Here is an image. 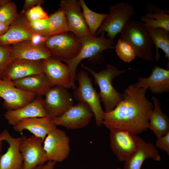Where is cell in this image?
<instances>
[{
  "instance_id": "cell-1",
  "label": "cell",
  "mask_w": 169,
  "mask_h": 169,
  "mask_svg": "<svg viewBox=\"0 0 169 169\" xmlns=\"http://www.w3.org/2000/svg\"><path fill=\"white\" fill-rule=\"evenodd\" d=\"M146 90L134 84L129 85L114 109L104 112L102 124L109 130L120 129L136 135L146 131L153 108L152 103L146 97Z\"/></svg>"
},
{
  "instance_id": "cell-2",
  "label": "cell",
  "mask_w": 169,
  "mask_h": 169,
  "mask_svg": "<svg viewBox=\"0 0 169 169\" xmlns=\"http://www.w3.org/2000/svg\"><path fill=\"white\" fill-rule=\"evenodd\" d=\"M99 37L91 35L80 37L81 47L77 55L74 58L64 62L68 64L70 69L72 78V88L74 90L76 70L82 60L88 58H95L97 63L100 64L103 61L104 56V51L108 49H115L114 39L106 38L105 32H103Z\"/></svg>"
},
{
  "instance_id": "cell-3",
  "label": "cell",
  "mask_w": 169,
  "mask_h": 169,
  "mask_svg": "<svg viewBox=\"0 0 169 169\" xmlns=\"http://www.w3.org/2000/svg\"><path fill=\"white\" fill-rule=\"evenodd\" d=\"M81 66L91 74L95 84L99 86L100 92L98 94L105 108L104 112L108 113L112 111L123 96V94L118 92L113 86V80L126 69L120 70L115 66L109 64L106 69L97 72L82 64H81Z\"/></svg>"
},
{
  "instance_id": "cell-4",
  "label": "cell",
  "mask_w": 169,
  "mask_h": 169,
  "mask_svg": "<svg viewBox=\"0 0 169 169\" xmlns=\"http://www.w3.org/2000/svg\"><path fill=\"white\" fill-rule=\"evenodd\" d=\"M120 33V38L132 47L136 56L144 60L152 61L153 43L147 27L142 22L131 19Z\"/></svg>"
},
{
  "instance_id": "cell-5",
  "label": "cell",
  "mask_w": 169,
  "mask_h": 169,
  "mask_svg": "<svg viewBox=\"0 0 169 169\" xmlns=\"http://www.w3.org/2000/svg\"><path fill=\"white\" fill-rule=\"evenodd\" d=\"M81 45L80 38L69 31L48 37L44 44L51 57L63 62L76 57Z\"/></svg>"
},
{
  "instance_id": "cell-6",
  "label": "cell",
  "mask_w": 169,
  "mask_h": 169,
  "mask_svg": "<svg viewBox=\"0 0 169 169\" xmlns=\"http://www.w3.org/2000/svg\"><path fill=\"white\" fill-rule=\"evenodd\" d=\"M109 11V14L97 30L95 37H97L104 32L107 33L108 38L114 39L135 14L133 5L128 2L123 1L110 6Z\"/></svg>"
},
{
  "instance_id": "cell-7",
  "label": "cell",
  "mask_w": 169,
  "mask_h": 169,
  "mask_svg": "<svg viewBox=\"0 0 169 169\" xmlns=\"http://www.w3.org/2000/svg\"><path fill=\"white\" fill-rule=\"evenodd\" d=\"M75 79L79 85L74 90V98L78 102H85L88 105L94 113L96 126L100 127L102 124L105 112L100 105L99 94L93 86L91 78L86 71L82 70L76 74Z\"/></svg>"
},
{
  "instance_id": "cell-8",
  "label": "cell",
  "mask_w": 169,
  "mask_h": 169,
  "mask_svg": "<svg viewBox=\"0 0 169 169\" xmlns=\"http://www.w3.org/2000/svg\"><path fill=\"white\" fill-rule=\"evenodd\" d=\"M93 116V112L88 104L78 102L61 115L51 120L56 126H62L69 130H75L87 126Z\"/></svg>"
},
{
  "instance_id": "cell-9",
  "label": "cell",
  "mask_w": 169,
  "mask_h": 169,
  "mask_svg": "<svg viewBox=\"0 0 169 169\" xmlns=\"http://www.w3.org/2000/svg\"><path fill=\"white\" fill-rule=\"evenodd\" d=\"M109 131L111 150L119 161H128L138 148L139 136L126 131L117 129Z\"/></svg>"
},
{
  "instance_id": "cell-10",
  "label": "cell",
  "mask_w": 169,
  "mask_h": 169,
  "mask_svg": "<svg viewBox=\"0 0 169 169\" xmlns=\"http://www.w3.org/2000/svg\"><path fill=\"white\" fill-rule=\"evenodd\" d=\"M70 141L62 130L56 127L50 131L43 142L48 161L61 162L67 158L70 151Z\"/></svg>"
},
{
  "instance_id": "cell-11",
  "label": "cell",
  "mask_w": 169,
  "mask_h": 169,
  "mask_svg": "<svg viewBox=\"0 0 169 169\" xmlns=\"http://www.w3.org/2000/svg\"><path fill=\"white\" fill-rule=\"evenodd\" d=\"M21 137L19 150L23 158V169H33L48 161L41 138L33 135Z\"/></svg>"
},
{
  "instance_id": "cell-12",
  "label": "cell",
  "mask_w": 169,
  "mask_h": 169,
  "mask_svg": "<svg viewBox=\"0 0 169 169\" xmlns=\"http://www.w3.org/2000/svg\"><path fill=\"white\" fill-rule=\"evenodd\" d=\"M44 108L51 119L59 116L73 105L71 94L64 87H51L44 95Z\"/></svg>"
},
{
  "instance_id": "cell-13",
  "label": "cell",
  "mask_w": 169,
  "mask_h": 169,
  "mask_svg": "<svg viewBox=\"0 0 169 169\" xmlns=\"http://www.w3.org/2000/svg\"><path fill=\"white\" fill-rule=\"evenodd\" d=\"M59 6L65 15L69 32L79 38L91 35L79 1L62 0Z\"/></svg>"
},
{
  "instance_id": "cell-14",
  "label": "cell",
  "mask_w": 169,
  "mask_h": 169,
  "mask_svg": "<svg viewBox=\"0 0 169 169\" xmlns=\"http://www.w3.org/2000/svg\"><path fill=\"white\" fill-rule=\"evenodd\" d=\"M36 97L33 93L18 88L10 81L0 79V97L3 100V106L7 110L22 107L32 102Z\"/></svg>"
},
{
  "instance_id": "cell-15",
  "label": "cell",
  "mask_w": 169,
  "mask_h": 169,
  "mask_svg": "<svg viewBox=\"0 0 169 169\" xmlns=\"http://www.w3.org/2000/svg\"><path fill=\"white\" fill-rule=\"evenodd\" d=\"M41 60L44 73L52 87L59 86L67 89L72 88L71 73L68 64L52 57Z\"/></svg>"
},
{
  "instance_id": "cell-16",
  "label": "cell",
  "mask_w": 169,
  "mask_h": 169,
  "mask_svg": "<svg viewBox=\"0 0 169 169\" xmlns=\"http://www.w3.org/2000/svg\"><path fill=\"white\" fill-rule=\"evenodd\" d=\"M42 73H44L42 60L17 59L7 66L2 74L1 79L12 81Z\"/></svg>"
},
{
  "instance_id": "cell-17",
  "label": "cell",
  "mask_w": 169,
  "mask_h": 169,
  "mask_svg": "<svg viewBox=\"0 0 169 169\" xmlns=\"http://www.w3.org/2000/svg\"><path fill=\"white\" fill-rule=\"evenodd\" d=\"M0 140L6 141L9 145L0 156V169H23V158L19 150L21 137H13L4 130L0 134Z\"/></svg>"
},
{
  "instance_id": "cell-18",
  "label": "cell",
  "mask_w": 169,
  "mask_h": 169,
  "mask_svg": "<svg viewBox=\"0 0 169 169\" xmlns=\"http://www.w3.org/2000/svg\"><path fill=\"white\" fill-rule=\"evenodd\" d=\"M44 99L42 96H37L32 102L22 107L7 110L4 117L9 125L13 126L24 119L48 116L44 108Z\"/></svg>"
},
{
  "instance_id": "cell-19",
  "label": "cell",
  "mask_w": 169,
  "mask_h": 169,
  "mask_svg": "<svg viewBox=\"0 0 169 169\" xmlns=\"http://www.w3.org/2000/svg\"><path fill=\"white\" fill-rule=\"evenodd\" d=\"M134 84L138 88H149L154 94H161L169 91V70L155 66L148 78L140 77Z\"/></svg>"
},
{
  "instance_id": "cell-20",
  "label": "cell",
  "mask_w": 169,
  "mask_h": 169,
  "mask_svg": "<svg viewBox=\"0 0 169 169\" xmlns=\"http://www.w3.org/2000/svg\"><path fill=\"white\" fill-rule=\"evenodd\" d=\"M56 127L57 126L48 116L24 119L13 126L14 130L18 132L27 130L44 141L48 134Z\"/></svg>"
},
{
  "instance_id": "cell-21",
  "label": "cell",
  "mask_w": 169,
  "mask_h": 169,
  "mask_svg": "<svg viewBox=\"0 0 169 169\" xmlns=\"http://www.w3.org/2000/svg\"><path fill=\"white\" fill-rule=\"evenodd\" d=\"M11 55L14 60L24 59L39 60L51 57L44 45L32 44L26 41L11 45Z\"/></svg>"
},
{
  "instance_id": "cell-22",
  "label": "cell",
  "mask_w": 169,
  "mask_h": 169,
  "mask_svg": "<svg viewBox=\"0 0 169 169\" xmlns=\"http://www.w3.org/2000/svg\"><path fill=\"white\" fill-rule=\"evenodd\" d=\"M11 82L18 88L33 93L37 96L45 95L52 87L44 73L29 76Z\"/></svg>"
},
{
  "instance_id": "cell-23",
  "label": "cell",
  "mask_w": 169,
  "mask_h": 169,
  "mask_svg": "<svg viewBox=\"0 0 169 169\" xmlns=\"http://www.w3.org/2000/svg\"><path fill=\"white\" fill-rule=\"evenodd\" d=\"M138 148L132 156L124 163V169H141L144 161L146 158L160 161L161 158L158 150L154 144L145 141L139 136Z\"/></svg>"
},
{
  "instance_id": "cell-24",
  "label": "cell",
  "mask_w": 169,
  "mask_h": 169,
  "mask_svg": "<svg viewBox=\"0 0 169 169\" xmlns=\"http://www.w3.org/2000/svg\"><path fill=\"white\" fill-rule=\"evenodd\" d=\"M146 13L140 18L141 22L146 27L161 28L169 31V11L159 8L153 3L146 7Z\"/></svg>"
},
{
  "instance_id": "cell-25",
  "label": "cell",
  "mask_w": 169,
  "mask_h": 169,
  "mask_svg": "<svg viewBox=\"0 0 169 169\" xmlns=\"http://www.w3.org/2000/svg\"><path fill=\"white\" fill-rule=\"evenodd\" d=\"M152 99L154 107L149 116L148 128L153 132L157 138L169 132V120L161 110L159 100L154 96Z\"/></svg>"
},
{
  "instance_id": "cell-26",
  "label": "cell",
  "mask_w": 169,
  "mask_h": 169,
  "mask_svg": "<svg viewBox=\"0 0 169 169\" xmlns=\"http://www.w3.org/2000/svg\"><path fill=\"white\" fill-rule=\"evenodd\" d=\"M34 33L19 24L13 23L7 31L0 36V46L12 45L28 40Z\"/></svg>"
},
{
  "instance_id": "cell-27",
  "label": "cell",
  "mask_w": 169,
  "mask_h": 169,
  "mask_svg": "<svg viewBox=\"0 0 169 169\" xmlns=\"http://www.w3.org/2000/svg\"><path fill=\"white\" fill-rule=\"evenodd\" d=\"M149 34L156 47L155 58L158 62L160 58L159 49L164 52L169 62V31L163 28L146 27Z\"/></svg>"
},
{
  "instance_id": "cell-28",
  "label": "cell",
  "mask_w": 169,
  "mask_h": 169,
  "mask_svg": "<svg viewBox=\"0 0 169 169\" xmlns=\"http://www.w3.org/2000/svg\"><path fill=\"white\" fill-rule=\"evenodd\" d=\"M79 2L90 35L92 36H95L96 31L107 16V14L94 12L89 8L84 0H79Z\"/></svg>"
},
{
  "instance_id": "cell-29",
  "label": "cell",
  "mask_w": 169,
  "mask_h": 169,
  "mask_svg": "<svg viewBox=\"0 0 169 169\" xmlns=\"http://www.w3.org/2000/svg\"><path fill=\"white\" fill-rule=\"evenodd\" d=\"M48 21L49 36L69 31L65 15L60 8L49 16Z\"/></svg>"
},
{
  "instance_id": "cell-30",
  "label": "cell",
  "mask_w": 169,
  "mask_h": 169,
  "mask_svg": "<svg viewBox=\"0 0 169 169\" xmlns=\"http://www.w3.org/2000/svg\"><path fill=\"white\" fill-rule=\"evenodd\" d=\"M13 23L19 24L33 33L47 37L49 36L48 19L28 21L19 13L18 17Z\"/></svg>"
},
{
  "instance_id": "cell-31",
  "label": "cell",
  "mask_w": 169,
  "mask_h": 169,
  "mask_svg": "<svg viewBox=\"0 0 169 169\" xmlns=\"http://www.w3.org/2000/svg\"><path fill=\"white\" fill-rule=\"evenodd\" d=\"M16 4L10 0L0 6V22L10 26L18 17Z\"/></svg>"
},
{
  "instance_id": "cell-32",
  "label": "cell",
  "mask_w": 169,
  "mask_h": 169,
  "mask_svg": "<svg viewBox=\"0 0 169 169\" xmlns=\"http://www.w3.org/2000/svg\"><path fill=\"white\" fill-rule=\"evenodd\" d=\"M115 49L119 58L125 62H131L136 56L135 52L132 47L120 38L118 40Z\"/></svg>"
},
{
  "instance_id": "cell-33",
  "label": "cell",
  "mask_w": 169,
  "mask_h": 169,
  "mask_svg": "<svg viewBox=\"0 0 169 169\" xmlns=\"http://www.w3.org/2000/svg\"><path fill=\"white\" fill-rule=\"evenodd\" d=\"M25 19L30 21L48 19L49 16L38 4L28 10L24 13H19Z\"/></svg>"
},
{
  "instance_id": "cell-34",
  "label": "cell",
  "mask_w": 169,
  "mask_h": 169,
  "mask_svg": "<svg viewBox=\"0 0 169 169\" xmlns=\"http://www.w3.org/2000/svg\"><path fill=\"white\" fill-rule=\"evenodd\" d=\"M11 45L0 46V79L7 66L14 60L11 55Z\"/></svg>"
},
{
  "instance_id": "cell-35",
  "label": "cell",
  "mask_w": 169,
  "mask_h": 169,
  "mask_svg": "<svg viewBox=\"0 0 169 169\" xmlns=\"http://www.w3.org/2000/svg\"><path fill=\"white\" fill-rule=\"evenodd\" d=\"M155 146L156 148L164 151L169 155V132L165 135L157 138Z\"/></svg>"
},
{
  "instance_id": "cell-36",
  "label": "cell",
  "mask_w": 169,
  "mask_h": 169,
  "mask_svg": "<svg viewBox=\"0 0 169 169\" xmlns=\"http://www.w3.org/2000/svg\"><path fill=\"white\" fill-rule=\"evenodd\" d=\"M48 37L37 33H34L27 42L33 45H44Z\"/></svg>"
},
{
  "instance_id": "cell-37",
  "label": "cell",
  "mask_w": 169,
  "mask_h": 169,
  "mask_svg": "<svg viewBox=\"0 0 169 169\" xmlns=\"http://www.w3.org/2000/svg\"><path fill=\"white\" fill-rule=\"evenodd\" d=\"M44 2V1L43 0H25L20 13H24L38 5H42Z\"/></svg>"
},
{
  "instance_id": "cell-38",
  "label": "cell",
  "mask_w": 169,
  "mask_h": 169,
  "mask_svg": "<svg viewBox=\"0 0 169 169\" xmlns=\"http://www.w3.org/2000/svg\"><path fill=\"white\" fill-rule=\"evenodd\" d=\"M56 162L49 161L46 164L38 165L33 169H54Z\"/></svg>"
},
{
  "instance_id": "cell-39",
  "label": "cell",
  "mask_w": 169,
  "mask_h": 169,
  "mask_svg": "<svg viewBox=\"0 0 169 169\" xmlns=\"http://www.w3.org/2000/svg\"><path fill=\"white\" fill-rule=\"evenodd\" d=\"M10 26L0 22V36L4 34L8 30Z\"/></svg>"
},
{
  "instance_id": "cell-40",
  "label": "cell",
  "mask_w": 169,
  "mask_h": 169,
  "mask_svg": "<svg viewBox=\"0 0 169 169\" xmlns=\"http://www.w3.org/2000/svg\"><path fill=\"white\" fill-rule=\"evenodd\" d=\"M10 0H0V6L5 4Z\"/></svg>"
},
{
  "instance_id": "cell-41",
  "label": "cell",
  "mask_w": 169,
  "mask_h": 169,
  "mask_svg": "<svg viewBox=\"0 0 169 169\" xmlns=\"http://www.w3.org/2000/svg\"><path fill=\"white\" fill-rule=\"evenodd\" d=\"M3 141L0 140V156H1L2 151V147L3 146Z\"/></svg>"
},
{
  "instance_id": "cell-42",
  "label": "cell",
  "mask_w": 169,
  "mask_h": 169,
  "mask_svg": "<svg viewBox=\"0 0 169 169\" xmlns=\"http://www.w3.org/2000/svg\"><path fill=\"white\" fill-rule=\"evenodd\" d=\"M116 169H121L120 168L118 167V168H117Z\"/></svg>"
}]
</instances>
